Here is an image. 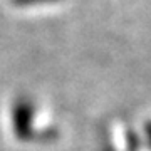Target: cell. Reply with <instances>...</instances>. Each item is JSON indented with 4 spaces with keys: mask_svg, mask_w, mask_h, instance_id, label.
I'll return each mask as SVG.
<instances>
[{
    "mask_svg": "<svg viewBox=\"0 0 151 151\" xmlns=\"http://www.w3.org/2000/svg\"><path fill=\"white\" fill-rule=\"evenodd\" d=\"M19 5H35V4H52L57 0H14Z\"/></svg>",
    "mask_w": 151,
    "mask_h": 151,
    "instance_id": "2",
    "label": "cell"
},
{
    "mask_svg": "<svg viewBox=\"0 0 151 151\" xmlns=\"http://www.w3.org/2000/svg\"><path fill=\"white\" fill-rule=\"evenodd\" d=\"M35 104L27 97H19L10 108V126L14 136L20 141H27L34 136L35 123Z\"/></svg>",
    "mask_w": 151,
    "mask_h": 151,
    "instance_id": "1",
    "label": "cell"
},
{
    "mask_svg": "<svg viewBox=\"0 0 151 151\" xmlns=\"http://www.w3.org/2000/svg\"><path fill=\"white\" fill-rule=\"evenodd\" d=\"M145 136H146V141H148V145L151 148V121H146V124H145Z\"/></svg>",
    "mask_w": 151,
    "mask_h": 151,
    "instance_id": "3",
    "label": "cell"
}]
</instances>
